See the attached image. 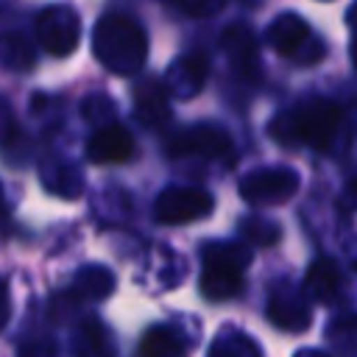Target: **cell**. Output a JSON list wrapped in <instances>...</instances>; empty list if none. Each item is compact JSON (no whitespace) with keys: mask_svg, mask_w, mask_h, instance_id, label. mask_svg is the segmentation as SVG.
Here are the masks:
<instances>
[{"mask_svg":"<svg viewBox=\"0 0 357 357\" xmlns=\"http://www.w3.org/2000/svg\"><path fill=\"white\" fill-rule=\"evenodd\" d=\"M148 53L145 33L137 22L123 14H106L95 25V56L112 73H134Z\"/></svg>","mask_w":357,"mask_h":357,"instance_id":"cell-1","label":"cell"},{"mask_svg":"<svg viewBox=\"0 0 357 357\" xmlns=\"http://www.w3.org/2000/svg\"><path fill=\"white\" fill-rule=\"evenodd\" d=\"M287 123V142H304L312 145L315 151H332L335 139L343 131V112L337 103L324 100V98H312L307 103H301L293 114L282 117Z\"/></svg>","mask_w":357,"mask_h":357,"instance_id":"cell-2","label":"cell"},{"mask_svg":"<svg viewBox=\"0 0 357 357\" xmlns=\"http://www.w3.org/2000/svg\"><path fill=\"white\" fill-rule=\"evenodd\" d=\"M248 248L237 243H212L204 251L201 271V293L212 301L231 298L243 287V271L248 265Z\"/></svg>","mask_w":357,"mask_h":357,"instance_id":"cell-3","label":"cell"},{"mask_svg":"<svg viewBox=\"0 0 357 357\" xmlns=\"http://www.w3.org/2000/svg\"><path fill=\"white\" fill-rule=\"evenodd\" d=\"M212 206H215L212 195L201 187H167L156 195L153 218L165 226H176V223H190V220L206 218L212 212Z\"/></svg>","mask_w":357,"mask_h":357,"instance_id":"cell-4","label":"cell"},{"mask_svg":"<svg viewBox=\"0 0 357 357\" xmlns=\"http://www.w3.org/2000/svg\"><path fill=\"white\" fill-rule=\"evenodd\" d=\"M167 156H204V159H223L231 153V137L212 126V123H201V126H187L181 131H176L167 142H165Z\"/></svg>","mask_w":357,"mask_h":357,"instance_id":"cell-5","label":"cell"},{"mask_svg":"<svg viewBox=\"0 0 357 357\" xmlns=\"http://www.w3.org/2000/svg\"><path fill=\"white\" fill-rule=\"evenodd\" d=\"M36 36L42 42V47L53 56H67L75 50L78 36H81V25H78V14L67 6H50L36 17Z\"/></svg>","mask_w":357,"mask_h":357,"instance_id":"cell-6","label":"cell"},{"mask_svg":"<svg viewBox=\"0 0 357 357\" xmlns=\"http://www.w3.org/2000/svg\"><path fill=\"white\" fill-rule=\"evenodd\" d=\"M298 190V173L287 167L251 170L240 181V195L251 204H282Z\"/></svg>","mask_w":357,"mask_h":357,"instance_id":"cell-7","label":"cell"},{"mask_svg":"<svg viewBox=\"0 0 357 357\" xmlns=\"http://www.w3.org/2000/svg\"><path fill=\"white\" fill-rule=\"evenodd\" d=\"M134 156V139L126 126L106 123L86 142V159L95 165H120Z\"/></svg>","mask_w":357,"mask_h":357,"instance_id":"cell-8","label":"cell"},{"mask_svg":"<svg viewBox=\"0 0 357 357\" xmlns=\"http://www.w3.org/2000/svg\"><path fill=\"white\" fill-rule=\"evenodd\" d=\"M134 106H137V117L145 126H159L170 114V109H167V89L162 84H156L153 78H145L134 89Z\"/></svg>","mask_w":357,"mask_h":357,"instance_id":"cell-9","label":"cell"},{"mask_svg":"<svg viewBox=\"0 0 357 357\" xmlns=\"http://www.w3.org/2000/svg\"><path fill=\"white\" fill-rule=\"evenodd\" d=\"M310 36V28L307 22L298 17V14H282L276 17V22L268 28V42L276 53L282 56H290L301 47V42Z\"/></svg>","mask_w":357,"mask_h":357,"instance_id":"cell-10","label":"cell"},{"mask_svg":"<svg viewBox=\"0 0 357 357\" xmlns=\"http://www.w3.org/2000/svg\"><path fill=\"white\" fill-rule=\"evenodd\" d=\"M337 287H340V271H337V265L332 259H326V257L315 259L310 265V271H307V293L315 301L326 304L337 293Z\"/></svg>","mask_w":357,"mask_h":357,"instance_id":"cell-11","label":"cell"},{"mask_svg":"<svg viewBox=\"0 0 357 357\" xmlns=\"http://www.w3.org/2000/svg\"><path fill=\"white\" fill-rule=\"evenodd\" d=\"M142 357H176L181 354V343L178 337L165 329V326H153L145 337H142V349H139Z\"/></svg>","mask_w":357,"mask_h":357,"instance_id":"cell-12","label":"cell"},{"mask_svg":"<svg viewBox=\"0 0 357 357\" xmlns=\"http://www.w3.org/2000/svg\"><path fill=\"white\" fill-rule=\"evenodd\" d=\"M173 75H178V95H192L201 89L204 78H206V61L198 56H187L173 67Z\"/></svg>","mask_w":357,"mask_h":357,"instance_id":"cell-13","label":"cell"},{"mask_svg":"<svg viewBox=\"0 0 357 357\" xmlns=\"http://www.w3.org/2000/svg\"><path fill=\"white\" fill-rule=\"evenodd\" d=\"M223 3H226V0H181L184 11H190V14H201V17L215 14V11H218Z\"/></svg>","mask_w":357,"mask_h":357,"instance_id":"cell-14","label":"cell"},{"mask_svg":"<svg viewBox=\"0 0 357 357\" xmlns=\"http://www.w3.org/2000/svg\"><path fill=\"white\" fill-rule=\"evenodd\" d=\"M346 201H349L351 206H357V178H351V181L346 184Z\"/></svg>","mask_w":357,"mask_h":357,"instance_id":"cell-15","label":"cell"},{"mask_svg":"<svg viewBox=\"0 0 357 357\" xmlns=\"http://www.w3.org/2000/svg\"><path fill=\"white\" fill-rule=\"evenodd\" d=\"M351 59H354V64H357V39H354V45H351Z\"/></svg>","mask_w":357,"mask_h":357,"instance_id":"cell-16","label":"cell"}]
</instances>
